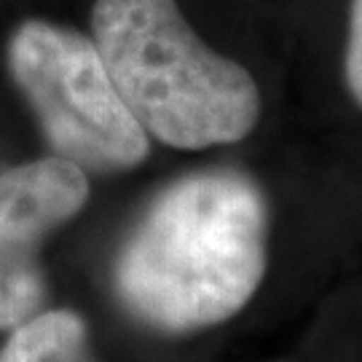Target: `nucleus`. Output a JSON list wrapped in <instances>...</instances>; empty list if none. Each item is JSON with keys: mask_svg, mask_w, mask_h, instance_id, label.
Wrapping results in <instances>:
<instances>
[{"mask_svg": "<svg viewBox=\"0 0 362 362\" xmlns=\"http://www.w3.org/2000/svg\"><path fill=\"white\" fill-rule=\"evenodd\" d=\"M344 76H346V89H349V94L354 97V103L362 107V0H351V8H349Z\"/></svg>", "mask_w": 362, "mask_h": 362, "instance_id": "7", "label": "nucleus"}, {"mask_svg": "<svg viewBox=\"0 0 362 362\" xmlns=\"http://www.w3.org/2000/svg\"><path fill=\"white\" fill-rule=\"evenodd\" d=\"M269 207L233 169L172 182L145 212L116 266L118 296L167 333L212 327L247 306L266 274Z\"/></svg>", "mask_w": 362, "mask_h": 362, "instance_id": "1", "label": "nucleus"}, {"mask_svg": "<svg viewBox=\"0 0 362 362\" xmlns=\"http://www.w3.org/2000/svg\"><path fill=\"white\" fill-rule=\"evenodd\" d=\"M91 40L129 113L158 143L202 151L258 127L255 78L209 49L177 0H97Z\"/></svg>", "mask_w": 362, "mask_h": 362, "instance_id": "2", "label": "nucleus"}, {"mask_svg": "<svg viewBox=\"0 0 362 362\" xmlns=\"http://www.w3.org/2000/svg\"><path fill=\"white\" fill-rule=\"evenodd\" d=\"M0 362H97L86 322L73 311H43L22 322Z\"/></svg>", "mask_w": 362, "mask_h": 362, "instance_id": "5", "label": "nucleus"}, {"mask_svg": "<svg viewBox=\"0 0 362 362\" xmlns=\"http://www.w3.org/2000/svg\"><path fill=\"white\" fill-rule=\"evenodd\" d=\"M46 298V279L35 252L0 247V327H19L35 317Z\"/></svg>", "mask_w": 362, "mask_h": 362, "instance_id": "6", "label": "nucleus"}, {"mask_svg": "<svg viewBox=\"0 0 362 362\" xmlns=\"http://www.w3.org/2000/svg\"><path fill=\"white\" fill-rule=\"evenodd\" d=\"M89 199L86 169L62 156L0 175V247L38 252L40 242L76 218Z\"/></svg>", "mask_w": 362, "mask_h": 362, "instance_id": "4", "label": "nucleus"}, {"mask_svg": "<svg viewBox=\"0 0 362 362\" xmlns=\"http://www.w3.org/2000/svg\"><path fill=\"white\" fill-rule=\"evenodd\" d=\"M8 65L57 156L94 172H121L148 156V134L121 100L94 40L27 22L11 38Z\"/></svg>", "mask_w": 362, "mask_h": 362, "instance_id": "3", "label": "nucleus"}]
</instances>
